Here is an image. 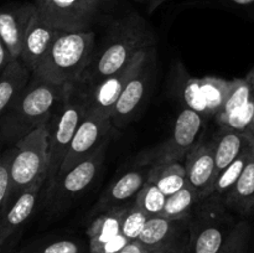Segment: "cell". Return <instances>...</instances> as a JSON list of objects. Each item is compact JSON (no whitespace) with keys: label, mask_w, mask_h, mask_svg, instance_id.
<instances>
[{"label":"cell","mask_w":254,"mask_h":253,"mask_svg":"<svg viewBox=\"0 0 254 253\" xmlns=\"http://www.w3.org/2000/svg\"><path fill=\"white\" fill-rule=\"evenodd\" d=\"M128 206L122 205L102 212L87 230L91 253H113L129 242L121 235V223Z\"/></svg>","instance_id":"cell-15"},{"label":"cell","mask_w":254,"mask_h":253,"mask_svg":"<svg viewBox=\"0 0 254 253\" xmlns=\"http://www.w3.org/2000/svg\"><path fill=\"white\" fill-rule=\"evenodd\" d=\"M251 99H253V93L250 81L246 77L245 78L232 79V84H231L227 98H226L221 111L215 116V119L218 121V119L231 116L238 109L242 108L243 106H246Z\"/></svg>","instance_id":"cell-27"},{"label":"cell","mask_w":254,"mask_h":253,"mask_svg":"<svg viewBox=\"0 0 254 253\" xmlns=\"http://www.w3.org/2000/svg\"><path fill=\"white\" fill-rule=\"evenodd\" d=\"M149 171V170H148ZM148 171L134 169L124 173L119 179L109 185L102 193L96 205L97 212H104L111 208L124 205V202L136 196L148 179Z\"/></svg>","instance_id":"cell-19"},{"label":"cell","mask_w":254,"mask_h":253,"mask_svg":"<svg viewBox=\"0 0 254 253\" xmlns=\"http://www.w3.org/2000/svg\"><path fill=\"white\" fill-rule=\"evenodd\" d=\"M186 183L198 195L200 201L215 191L216 164L212 140L201 141L186 155L184 164Z\"/></svg>","instance_id":"cell-13"},{"label":"cell","mask_w":254,"mask_h":253,"mask_svg":"<svg viewBox=\"0 0 254 253\" xmlns=\"http://www.w3.org/2000/svg\"><path fill=\"white\" fill-rule=\"evenodd\" d=\"M81 246L73 240H59L47 243L34 253H81Z\"/></svg>","instance_id":"cell-34"},{"label":"cell","mask_w":254,"mask_h":253,"mask_svg":"<svg viewBox=\"0 0 254 253\" xmlns=\"http://www.w3.org/2000/svg\"><path fill=\"white\" fill-rule=\"evenodd\" d=\"M153 41L145 20L135 12L124 15L109 27L101 49H94L88 66L76 88L87 91L103 79L128 66L139 51L150 47Z\"/></svg>","instance_id":"cell-1"},{"label":"cell","mask_w":254,"mask_h":253,"mask_svg":"<svg viewBox=\"0 0 254 253\" xmlns=\"http://www.w3.org/2000/svg\"><path fill=\"white\" fill-rule=\"evenodd\" d=\"M254 151V143L248 145L230 165L226 166L222 171L217 175L215 181V191L213 193L218 196H225L227 191L233 186V184L237 181L242 171L245 170L248 160L252 156Z\"/></svg>","instance_id":"cell-26"},{"label":"cell","mask_w":254,"mask_h":253,"mask_svg":"<svg viewBox=\"0 0 254 253\" xmlns=\"http://www.w3.org/2000/svg\"><path fill=\"white\" fill-rule=\"evenodd\" d=\"M12 148L0 155V211L6 201L10 188V163L12 158Z\"/></svg>","instance_id":"cell-33"},{"label":"cell","mask_w":254,"mask_h":253,"mask_svg":"<svg viewBox=\"0 0 254 253\" xmlns=\"http://www.w3.org/2000/svg\"><path fill=\"white\" fill-rule=\"evenodd\" d=\"M35 12L36 5L32 2L0 7V37L14 60L20 57L22 42Z\"/></svg>","instance_id":"cell-16"},{"label":"cell","mask_w":254,"mask_h":253,"mask_svg":"<svg viewBox=\"0 0 254 253\" xmlns=\"http://www.w3.org/2000/svg\"><path fill=\"white\" fill-rule=\"evenodd\" d=\"M12 60L14 59H12L11 55H10L6 45L4 44V41H2L1 37H0V73H1L2 69H4Z\"/></svg>","instance_id":"cell-36"},{"label":"cell","mask_w":254,"mask_h":253,"mask_svg":"<svg viewBox=\"0 0 254 253\" xmlns=\"http://www.w3.org/2000/svg\"><path fill=\"white\" fill-rule=\"evenodd\" d=\"M68 89L69 87L56 86L31 74L27 86L0 118V138L15 144L45 126Z\"/></svg>","instance_id":"cell-2"},{"label":"cell","mask_w":254,"mask_h":253,"mask_svg":"<svg viewBox=\"0 0 254 253\" xmlns=\"http://www.w3.org/2000/svg\"><path fill=\"white\" fill-rule=\"evenodd\" d=\"M200 202L198 195L189 185L176 191L170 196H166L165 205L160 213V217L170 220H183L190 218L193 208Z\"/></svg>","instance_id":"cell-25"},{"label":"cell","mask_w":254,"mask_h":253,"mask_svg":"<svg viewBox=\"0 0 254 253\" xmlns=\"http://www.w3.org/2000/svg\"><path fill=\"white\" fill-rule=\"evenodd\" d=\"M86 113L83 97L76 87H69L64 101L59 104L45 126L49 143V169H47V191L54 185L62 160L67 153L72 138ZM45 184V185H46Z\"/></svg>","instance_id":"cell-6"},{"label":"cell","mask_w":254,"mask_h":253,"mask_svg":"<svg viewBox=\"0 0 254 253\" xmlns=\"http://www.w3.org/2000/svg\"><path fill=\"white\" fill-rule=\"evenodd\" d=\"M165 201L166 196L153 183L146 180L140 191L136 193L135 206L148 217H155L160 216Z\"/></svg>","instance_id":"cell-28"},{"label":"cell","mask_w":254,"mask_h":253,"mask_svg":"<svg viewBox=\"0 0 254 253\" xmlns=\"http://www.w3.org/2000/svg\"><path fill=\"white\" fill-rule=\"evenodd\" d=\"M223 202L228 210L241 216L254 212V151L240 178L223 196Z\"/></svg>","instance_id":"cell-21"},{"label":"cell","mask_w":254,"mask_h":253,"mask_svg":"<svg viewBox=\"0 0 254 253\" xmlns=\"http://www.w3.org/2000/svg\"><path fill=\"white\" fill-rule=\"evenodd\" d=\"M139 1H140V0H139Z\"/></svg>","instance_id":"cell-43"},{"label":"cell","mask_w":254,"mask_h":253,"mask_svg":"<svg viewBox=\"0 0 254 253\" xmlns=\"http://www.w3.org/2000/svg\"><path fill=\"white\" fill-rule=\"evenodd\" d=\"M112 0H46L36 11L62 31H87L109 10Z\"/></svg>","instance_id":"cell-8"},{"label":"cell","mask_w":254,"mask_h":253,"mask_svg":"<svg viewBox=\"0 0 254 253\" xmlns=\"http://www.w3.org/2000/svg\"><path fill=\"white\" fill-rule=\"evenodd\" d=\"M45 184L46 175L41 176L30 188L22 191L4 211L0 212V248L5 250L12 236L31 217Z\"/></svg>","instance_id":"cell-14"},{"label":"cell","mask_w":254,"mask_h":253,"mask_svg":"<svg viewBox=\"0 0 254 253\" xmlns=\"http://www.w3.org/2000/svg\"><path fill=\"white\" fill-rule=\"evenodd\" d=\"M112 129H113V126L111 123V119L91 113V112H86L67 149V153L57 171L55 181L79 161L88 158L99 146L108 143Z\"/></svg>","instance_id":"cell-10"},{"label":"cell","mask_w":254,"mask_h":253,"mask_svg":"<svg viewBox=\"0 0 254 253\" xmlns=\"http://www.w3.org/2000/svg\"><path fill=\"white\" fill-rule=\"evenodd\" d=\"M151 77L149 60L143 67L131 77L122 92L111 114V123L113 128L123 129L135 117L136 111L145 98L149 79Z\"/></svg>","instance_id":"cell-17"},{"label":"cell","mask_w":254,"mask_h":253,"mask_svg":"<svg viewBox=\"0 0 254 253\" xmlns=\"http://www.w3.org/2000/svg\"><path fill=\"white\" fill-rule=\"evenodd\" d=\"M107 145L108 143L99 146L88 158L79 161L67 173H64L61 178L57 179L52 188L47 191L49 196H52V198L56 201L66 202L71 198L77 197L84 190H87L96 179L97 174L103 164Z\"/></svg>","instance_id":"cell-11"},{"label":"cell","mask_w":254,"mask_h":253,"mask_svg":"<svg viewBox=\"0 0 254 253\" xmlns=\"http://www.w3.org/2000/svg\"><path fill=\"white\" fill-rule=\"evenodd\" d=\"M235 225L222 196L200 201L189 218V253H218Z\"/></svg>","instance_id":"cell-5"},{"label":"cell","mask_w":254,"mask_h":253,"mask_svg":"<svg viewBox=\"0 0 254 253\" xmlns=\"http://www.w3.org/2000/svg\"><path fill=\"white\" fill-rule=\"evenodd\" d=\"M96 36L92 30L62 31L36 64L32 76L56 86L74 87L88 66Z\"/></svg>","instance_id":"cell-3"},{"label":"cell","mask_w":254,"mask_h":253,"mask_svg":"<svg viewBox=\"0 0 254 253\" xmlns=\"http://www.w3.org/2000/svg\"><path fill=\"white\" fill-rule=\"evenodd\" d=\"M253 117L254 99H251L246 106L238 109L237 112L226 117V118L218 119V121H216V123L220 126V128H227L236 131H248V133H252Z\"/></svg>","instance_id":"cell-30"},{"label":"cell","mask_w":254,"mask_h":253,"mask_svg":"<svg viewBox=\"0 0 254 253\" xmlns=\"http://www.w3.org/2000/svg\"><path fill=\"white\" fill-rule=\"evenodd\" d=\"M197 84L207 118L215 117L221 111L227 98L232 81H227L220 77H202L197 78Z\"/></svg>","instance_id":"cell-24"},{"label":"cell","mask_w":254,"mask_h":253,"mask_svg":"<svg viewBox=\"0 0 254 253\" xmlns=\"http://www.w3.org/2000/svg\"><path fill=\"white\" fill-rule=\"evenodd\" d=\"M146 250L138 242V241H130L127 245H124L123 247H121L119 250H117L113 253H145Z\"/></svg>","instance_id":"cell-35"},{"label":"cell","mask_w":254,"mask_h":253,"mask_svg":"<svg viewBox=\"0 0 254 253\" xmlns=\"http://www.w3.org/2000/svg\"><path fill=\"white\" fill-rule=\"evenodd\" d=\"M12 150L9 193L1 211H4L22 191L30 188L41 176L46 175L47 178L49 143L46 126H39L17 140Z\"/></svg>","instance_id":"cell-4"},{"label":"cell","mask_w":254,"mask_h":253,"mask_svg":"<svg viewBox=\"0 0 254 253\" xmlns=\"http://www.w3.org/2000/svg\"><path fill=\"white\" fill-rule=\"evenodd\" d=\"M60 30L45 21L37 11L32 16L22 42L21 54L19 60L27 67L30 72H32L42 59L49 47L54 42L59 35Z\"/></svg>","instance_id":"cell-18"},{"label":"cell","mask_w":254,"mask_h":253,"mask_svg":"<svg viewBox=\"0 0 254 253\" xmlns=\"http://www.w3.org/2000/svg\"><path fill=\"white\" fill-rule=\"evenodd\" d=\"M251 237V226L246 220L236 222L218 253H247Z\"/></svg>","instance_id":"cell-29"},{"label":"cell","mask_w":254,"mask_h":253,"mask_svg":"<svg viewBox=\"0 0 254 253\" xmlns=\"http://www.w3.org/2000/svg\"><path fill=\"white\" fill-rule=\"evenodd\" d=\"M253 143L254 135L252 133H248V131H236L227 128H220L218 133L212 139L216 175H218L248 145Z\"/></svg>","instance_id":"cell-20"},{"label":"cell","mask_w":254,"mask_h":253,"mask_svg":"<svg viewBox=\"0 0 254 253\" xmlns=\"http://www.w3.org/2000/svg\"><path fill=\"white\" fill-rule=\"evenodd\" d=\"M148 216L139 210L136 206L129 207L128 211L124 213L123 220L121 223V235L127 241H136L148 221Z\"/></svg>","instance_id":"cell-31"},{"label":"cell","mask_w":254,"mask_h":253,"mask_svg":"<svg viewBox=\"0 0 254 253\" xmlns=\"http://www.w3.org/2000/svg\"><path fill=\"white\" fill-rule=\"evenodd\" d=\"M221 1L232 7H238V9H248V7L254 6V0H221Z\"/></svg>","instance_id":"cell-37"},{"label":"cell","mask_w":254,"mask_h":253,"mask_svg":"<svg viewBox=\"0 0 254 253\" xmlns=\"http://www.w3.org/2000/svg\"><path fill=\"white\" fill-rule=\"evenodd\" d=\"M5 250H2V251H0V253H7V252H4Z\"/></svg>","instance_id":"cell-41"},{"label":"cell","mask_w":254,"mask_h":253,"mask_svg":"<svg viewBox=\"0 0 254 253\" xmlns=\"http://www.w3.org/2000/svg\"><path fill=\"white\" fill-rule=\"evenodd\" d=\"M2 250H4V248H0V251H2Z\"/></svg>","instance_id":"cell-42"},{"label":"cell","mask_w":254,"mask_h":253,"mask_svg":"<svg viewBox=\"0 0 254 253\" xmlns=\"http://www.w3.org/2000/svg\"><path fill=\"white\" fill-rule=\"evenodd\" d=\"M184 102L186 104V108L201 114L203 118H207L206 114V108L203 106V102L201 99L200 91H198L197 78H190L184 86Z\"/></svg>","instance_id":"cell-32"},{"label":"cell","mask_w":254,"mask_h":253,"mask_svg":"<svg viewBox=\"0 0 254 253\" xmlns=\"http://www.w3.org/2000/svg\"><path fill=\"white\" fill-rule=\"evenodd\" d=\"M146 180L153 183L165 196L173 195L188 185L185 168L180 161H169L150 166Z\"/></svg>","instance_id":"cell-23"},{"label":"cell","mask_w":254,"mask_h":253,"mask_svg":"<svg viewBox=\"0 0 254 253\" xmlns=\"http://www.w3.org/2000/svg\"><path fill=\"white\" fill-rule=\"evenodd\" d=\"M136 241L145 250L166 248L189 253V218L170 220L160 216L149 217Z\"/></svg>","instance_id":"cell-12"},{"label":"cell","mask_w":254,"mask_h":253,"mask_svg":"<svg viewBox=\"0 0 254 253\" xmlns=\"http://www.w3.org/2000/svg\"><path fill=\"white\" fill-rule=\"evenodd\" d=\"M205 119L201 114L184 108L176 117L173 133L168 140L140 156L141 165H158L169 161H180L202 141Z\"/></svg>","instance_id":"cell-7"},{"label":"cell","mask_w":254,"mask_h":253,"mask_svg":"<svg viewBox=\"0 0 254 253\" xmlns=\"http://www.w3.org/2000/svg\"><path fill=\"white\" fill-rule=\"evenodd\" d=\"M145 253H188V252H181V251H174V250H166V248H154V250H146Z\"/></svg>","instance_id":"cell-38"},{"label":"cell","mask_w":254,"mask_h":253,"mask_svg":"<svg viewBox=\"0 0 254 253\" xmlns=\"http://www.w3.org/2000/svg\"><path fill=\"white\" fill-rule=\"evenodd\" d=\"M149 57H150V52L148 47L139 51L136 56L131 60L130 63L118 73L103 79L87 91H78L83 97L86 112H91V113L111 119L112 111L123 89L126 88L127 83L145 64Z\"/></svg>","instance_id":"cell-9"},{"label":"cell","mask_w":254,"mask_h":253,"mask_svg":"<svg viewBox=\"0 0 254 253\" xmlns=\"http://www.w3.org/2000/svg\"><path fill=\"white\" fill-rule=\"evenodd\" d=\"M0 139H1V138H0Z\"/></svg>","instance_id":"cell-44"},{"label":"cell","mask_w":254,"mask_h":253,"mask_svg":"<svg viewBox=\"0 0 254 253\" xmlns=\"http://www.w3.org/2000/svg\"><path fill=\"white\" fill-rule=\"evenodd\" d=\"M30 1L35 5H40V4H42V2L46 1V0H30Z\"/></svg>","instance_id":"cell-40"},{"label":"cell","mask_w":254,"mask_h":253,"mask_svg":"<svg viewBox=\"0 0 254 253\" xmlns=\"http://www.w3.org/2000/svg\"><path fill=\"white\" fill-rule=\"evenodd\" d=\"M246 78L250 81L251 83V87H252V93H253V99H254V68L251 69L250 73L246 76ZM252 134L254 135V117H253V126H252Z\"/></svg>","instance_id":"cell-39"},{"label":"cell","mask_w":254,"mask_h":253,"mask_svg":"<svg viewBox=\"0 0 254 253\" xmlns=\"http://www.w3.org/2000/svg\"><path fill=\"white\" fill-rule=\"evenodd\" d=\"M31 72L19 59L12 60L0 73V118L27 86Z\"/></svg>","instance_id":"cell-22"}]
</instances>
